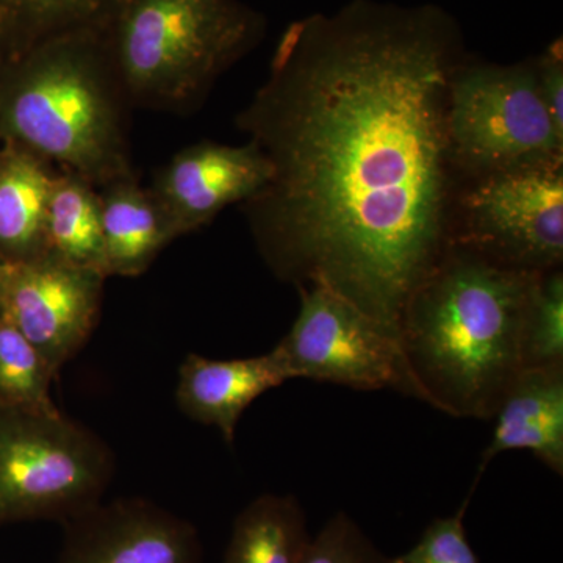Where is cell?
Instances as JSON below:
<instances>
[{"mask_svg":"<svg viewBox=\"0 0 563 563\" xmlns=\"http://www.w3.org/2000/svg\"><path fill=\"white\" fill-rule=\"evenodd\" d=\"M463 62L439 7L354 0L288 25L236 118L273 165L243 206L277 279L329 288L399 335L410 295L453 246L448 101Z\"/></svg>","mask_w":563,"mask_h":563,"instance_id":"obj_1","label":"cell"},{"mask_svg":"<svg viewBox=\"0 0 563 563\" xmlns=\"http://www.w3.org/2000/svg\"><path fill=\"white\" fill-rule=\"evenodd\" d=\"M539 274L450 247L415 288L399 322L420 401L451 417L492 420L523 369L526 310Z\"/></svg>","mask_w":563,"mask_h":563,"instance_id":"obj_2","label":"cell"},{"mask_svg":"<svg viewBox=\"0 0 563 563\" xmlns=\"http://www.w3.org/2000/svg\"><path fill=\"white\" fill-rule=\"evenodd\" d=\"M132 106L106 29H76L0 55V136L102 188L136 176Z\"/></svg>","mask_w":563,"mask_h":563,"instance_id":"obj_3","label":"cell"},{"mask_svg":"<svg viewBox=\"0 0 563 563\" xmlns=\"http://www.w3.org/2000/svg\"><path fill=\"white\" fill-rule=\"evenodd\" d=\"M265 27L242 0H122L106 33L132 109L190 113Z\"/></svg>","mask_w":563,"mask_h":563,"instance_id":"obj_4","label":"cell"},{"mask_svg":"<svg viewBox=\"0 0 563 563\" xmlns=\"http://www.w3.org/2000/svg\"><path fill=\"white\" fill-rule=\"evenodd\" d=\"M113 474V451L87 426L0 404V526L66 523L102 501Z\"/></svg>","mask_w":563,"mask_h":563,"instance_id":"obj_5","label":"cell"},{"mask_svg":"<svg viewBox=\"0 0 563 563\" xmlns=\"http://www.w3.org/2000/svg\"><path fill=\"white\" fill-rule=\"evenodd\" d=\"M448 136L461 181L563 161V133L543 101L536 58L463 62L451 77Z\"/></svg>","mask_w":563,"mask_h":563,"instance_id":"obj_6","label":"cell"},{"mask_svg":"<svg viewBox=\"0 0 563 563\" xmlns=\"http://www.w3.org/2000/svg\"><path fill=\"white\" fill-rule=\"evenodd\" d=\"M451 244L517 272L562 268L563 161L462 180Z\"/></svg>","mask_w":563,"mask_h":563,"instance_id":"obj_7","label":"cell"},{"mask_svg":"<svg viewBox=\"0 0 563 563\" xmlns=\"http://www.w3.org/2000/svg\"><path fill=\"white\" fill-rule=\"evenodd\" d=\"M301 309L276 344L291 379L418 399L398 333L321 285L298 288Z\"/></svg>","mask_w":563,"mask_h":563,"instance_id":"obj_8","label":"cell"},{"mask_svg":"<svg viewBox=\"0 0 563 563\" xmlns=\"http://www.w3.org/2000/svg\"><path fill=\"white\" fill-rule=\"evenodd\" d=\"M101 272L73 265L55 254L5 263L2 313L40 351L57 377L90 342L101 317Z\"/></svg>","mask_w":563,"mask_h":563,"instance_id":"obj_9","label":"cell"},{"mask_svg":"<svg viewBox=\"0 0 563 563\" xmlns=\"http://www.w3.org/2000/svg\"><path fill=\"white\" fill-rule=\"evenodd\" d=\"M62 526L57 563H203L198 529L144 498L102 499Z\"/></svg>","mask_w":563,"mask_h":563,"instance_id":"obj_10","label":"cell"},{"mask_svg":"<svg viewBox=\"0 0 563 563\" xmlns=\"http://www.w3.org/2000/svg\"><path fill=\"white\" fill-rule=\"evenodd\" d=\"M273 165L257 144L201 141L177 152L150 187L177 236L210 224L222 210L268 187Z\"/></svg>","mask_w":563,"mask_h":563,"instance_id":"obj_11","label":"cell"},{"mask_svg":"<svg viewBox=\"0 0 563 563\" xmlns=\"http://www.w3.org/2000/svg\"><path fill=\"white\" fill-rule=\"evenodd\" d=\"M287 363L277 347L266 354L232 361H213L188 354L179 368L176 402L185 417L221 432L229 444L252 402L290 380Z\"/></svg>","mask_w":563,"mask_h":563,"instance_id":"obj_12","label":"cell"},{"mask_svg":"<svg viewBox=\"0 0 563 563\" xmlns=\"http://www.w3.org/2000/svg\"><path fill=\"white\" fill-rule=\"evenodd\" d=\"M492 418L495 429L481 454L474 487L493 459L507 451H529L563 476V365L521 369Z\"/></svg>","mask_w":563,"mask_h":563,"instance_id":"obj_13","label":"cell"},{"mask_svg":"<svg viewBox=\"0 0 563 563\" xmlns=\"http://www.w3.org/2000/svg\"><path fill=\"white\" fill-rule=\"evenodd\" d=\"M57 173L16 144L0 151V262L16 265L51 254L47 209Z\"/></svg>","mask_w":563,"mask_h":563,"instance_id":"obj_14","label":"cell"},{"mask_svg":"<svg viewBox=\"0 0 563 563\" xmlns=\"http://www.w3.org/2000/svg\"><path fill=\"white\" fill-rule=\"evenodd\" d=\"M98 192L107 277H139L179 236L136 176L113 181Z\"/></svg>","mask_w":563,"mask_h":563,"instance_id":"obj_15","label":"cell"},{"mask_svg":"<svg viewBox=\"0 0 563 563\" xmlns=\"http://www.w3.org/2000/svg\"><path fill=\"white\" fill-rule=\"evenodd\" d=\"M310 540L298 498L266 493L236 515L222 563H302Z\"/></svg>","mask_w":563,"mask_h":563,"instance_id":"obj_16","label":"cell"},{"mask_svg":"<svg viewBox=\"0 0 563 563\" xmlns=\"http://www.w3.org/2000/svg\"><path fill=\"white\" fill-rule=\"evenodd\" d=\"M47 239L52 254L107 277L98 188L79 176L58 172L47 209Z\"/></svg>","mask_w":563,"mask_h":563,"instance_id":"obj_17","label":"cell"},{"mask_svg":"<svg viewBox=\"0 0 563 563\" xmlns=\"http://www.w3.org/2000/svg\"><path fill=\"white\" fill-rule=\"evenodd\" d=\"M54 373L40 351L0 318V404L40 413L60 412L51 396Z\"/></svg>","mask_w":563,"mask_h":563,"instance_id":"obj_18","label":"cell"},{"mask_svg":"<svg viewBox=\"0 0 563 563\" xmlns=\"http://www.w3.org/2000/svg\"><path fill=\"white\" fill-rule=\"evenodd\" d=\"M121 2L122 0H0L13 29V47L10 52L55 33L76 29H107Z\"/></svg>","mask_w":563,"mask_h":563,"instance_id":"obj_19","label":"cell"},{"mask_svg":"<svg viewBox=\"0 0 563 563\" xmlns=\"http://www.w3.org/2000/svg\"><path fill=\"white\" fill-rule=\"evenodd\" d=\"M523 368L563 365V272L539 274L526 310Z\"/></svg>","mask_w":563,"mask_h":563,"instance_id":"obj_20","label":"cell"},{"mask_svg":"<svg viewBox=\"0 0 563 563\" xmlns=\"http://www.w3.org/2000/svg\"><path fill=\"white\" fill-rule=\"evenodd\" d=\"M302 563H393L346 512L329 518L312 537Z\"/></svg>","mask_w":563,"mask_h":563,"instance_id":"obj_21","label":"cell"},{"mask_svg":"<svg viewBox=\"0 0 563 563\" xmlns=\"http://www.w3.org/2000/svg\"><path fill=\"white\" fill-rule=\"evenodd\" d=\"M474 490L476 488L472 487L457 512L435 518L417 543L406 553L393 558V563H479L463 523Z\"/></svg>","mask_w":563,"mask_h":563,"instance_id":"obj_22","label":"cell"},{"mask_svg":"<svg viewBox=\"0 0 563 563\" xmlns=\"http://www.w3.org/2000/svg\"><path fill=\"white\" fill-rule=\"evenodd\" d=\"M540 91L550 110L555 128L563 133V51L562 41H555L536 58Z\"/></svg>","mask_w":563,"mask_h":563,"instance_id":"obj_23","label":"cell"},{"mask_svg":"<svg viewBox=\"0 0 563 563\" xmlns=\"http://www.w3.org/2000/svg\"><path fill=\"white\" fill-rule=\"evenodd\" d=\"M11 47H13V29H11L9 14L0 3V55L10 52Z\"/></svg>","mask_w":563,"mask_h":563,"instance_id":"obj_24","label":"cell"},{"mask_svg":"<svg viewBox=\"0 0 563 563\" xmlns=\"http://www.w3.org/2000/svg\"><path fill=\"white\" fill-rule=\"evenodd\" d=\"M3 274H5V263L0 262V296H2ZM2 317H3V313H2V299H0V318H2Z\"/></svg>","mask_w":563,"mask_h":563,"instance_id":"obj_25","label":"cell"}]
</instances>
